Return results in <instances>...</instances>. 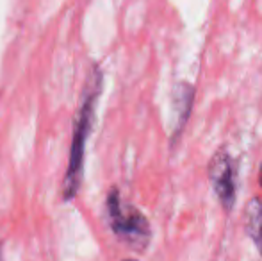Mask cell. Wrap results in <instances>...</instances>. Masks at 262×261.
<instances>
[{"mask_svg":"<svg viewBox=\"0 0 262 261\" xmlns=\"http://www.w3.org/2000/svg\"><path fill=\"white\" fill-rule=\"evenodd\" d=\"M107 218H109L113 233L134 247L136 251H143L150 242V224L146 216L134 206H127L121 202L120 192L113 188L107 195Z\"/></svg>","mask_w":262,"mask_h":261,"instance_id":"7a4b0ae2","label":"cell"},{"mask_svg":"<svg viewBox=\"0 0 262 261\" xmlns=\"http://www.w3.org/2000/svg\"><path fill=\"white\" fill-rule=\"evenodd\" d=\"M100 88H102V72L98 70V66H93L91 73L88 75L82 101H80V108L77 111L75 124H73L68 170H66V177L64 183H62V195H64L66 200H70V198L77 195L80 183H82L84 149H86V139L90 136L91 124H93L95 118V106H97L98 95H100Z\"/></svg>","mask_w":262,"mask_h":261,"instance_id":"6da1fadb","label":"cell"},{"mask_svg":"<svg viewBox=\"0 0 262 261\" xmlns=\"http://www.w3.org/2000/svg\"><path fill=\"white\" fill-rule=\"evenodd\" d=\"M209 179L220 204L230 211L235 204V161L221 147L209 163Z\"/></svg>","mask_w":262,"mask_h":261,"instance_id":"3957f363","label":"cell"},{"mask_svg":"<svg viewBox=\"0 0 262 261\" xmlns=\"http://www.w3.org/2000/svg\"><path fill=\"white\" fill-rule=\"evenodd\" d=\"M123 261H138V259H123Z\"/></svg>","mask_w":262,"mask_h":261,"instance_id":"52a82bcc","label":"cell"},{"mask_svg":"<svg viewBox=\"0 0 262 261\" xmlns=\"http://www.w3.org/2000/svg\"><path fill=\"white\" fill-rule=\"evenodd\" d=\"M259 185H260V188H262V165H260V170H259Z\"/></svg>","mask_w":262,"mask_h":261,"instance_id":"8992f818","label":"cell"},{"mask_svg":"<svg viewBox=\"0 0 262 261\" xmlns=\"http://www.w3.org/2000/svg\"><path fill=\"white\" fill-rule=\"evenodd\" d=\"M194 90L191 84L180 83L173 90V138L180 136L191 113Z\"/></svg>","mask_w":262,"mask_h":261,"instance_id":"277c9868","label":"cell"},{"mask_svg":"<svg viewBox=\"0 0 262 261\" xmlns=\"http://www.w3.org/2000/svg\"><path fill=\"white\" fill-rule=\"evenodd\" d=\"M245 227L262 256V200L252 198L245 208Z\"/></svg>","mask_w":262,"mask_h":261,"instance_id":"5b68a950","label":"cell"}]
</instances>
